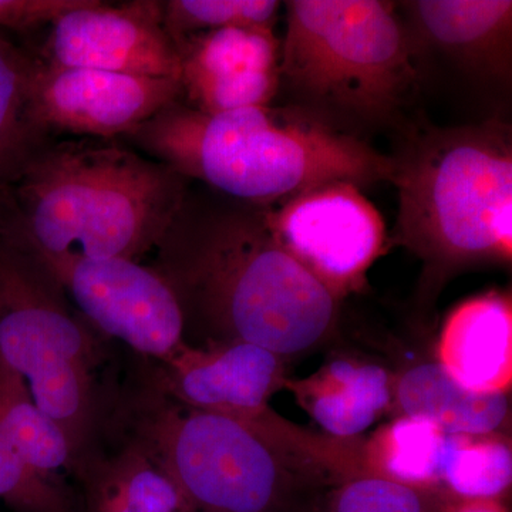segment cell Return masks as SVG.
<instances>
[{"label":"cell","instance_id":"obj_17","mask_svg":"<svg viewBox=\"0 0 512 512\" xmlns=\"http://www.w3.org/2000/svg\"><path fill=\"white\" fill-rule=\"evenodd\" d=\"M298 394L322 429L346 439L379 419L392 400V386L383 367L336 360L299 384Z\"/></svg>","mask_w":512,"mask_h":512},{"label":"cell","instance_id":"obj_21","mask_svg":"<svg viewBox=\"0 0 512 512\" xmlns=\"http://www.w3.org/2000/svg\"><path fill=\"white\" fill-rule=\"evenodd\" d=\"M447 437L436 424L406 416L377 434L373 458L382 477L419 487H436L443 474Z\"/></svg>","mask_w":512,"mask_h":512},{"label":"cell","instance_id":"obj_28","mask_svg":"<svg viewBox=\"0 0 512 512\" xmlns=\"http://www.w3.org/2000/svg\"><path fill=\"white\" fill-rule=\"evenodd\" d=\"M311 512H316V508H315V510H313V511H311Z\"/></svg>","mask_w":512,"mask_h":512},{"label":"cell","instance_id":"obj_14","mask_svg":"<svg viewBox=\"0 0 512 512\" xmlns=\"http://www.w3.org/2000/svg\"><path fill=\"white\" fill-rule=\"evenodd\" d=\"M160 363L153 386L165 396L245 421L266 420V403L284 382L282 357L247 342L207 350L185 343Z\"/></svg>","mask_w":512,"mask_h":512},{"label":"cell","instance_id":"obj_27","mask_svg":"<svg viewBox=\"0 0 512 512\" xmlns=\"http://www.w3.org/2000/svg\"><path fill=\"white\" fill-rule=\"evenodd\" d=\"M453 512H504L495 501H464Z\"/></svg>","mask_w":512,"mask_h":512},{"label":"cell","instance_id":"obj_4","mask_svg":"<svg viewBox=\"0 0 512 512\" xmlns=\"http://www.w3.org/2000/svg\"><path fill=\"white\" fill-rule=\"evenodd\" d=\"M393 154L396 241L427 274L512 256V128L501 117L456 127L407 123Z\"/></svg>","mask_w":512,"mask_h":512},{"label":"cell","instance_id":"obj_19","mask_svg":"<svg viewBox=\"0 0 512 512\" xmlns=\"http://www.w3.org/2000/svg\"><path fill=\"white\" fill-rule=\"evenodd\" d=\"M35 56L0 35V188L18 180L26 165L50 143L29 114Z\"/></svg>","mask_w":512,"mask_h":512},{"label":"cell","instance_id":"obj_9","mask_svg":"<svg viewBox=\"0 0 512 512\" xmlns=\"http://www.w3.org/2000/svg\"><path fill=\"white\" fill-rule=\"evenodd\" d=\"M33 259L93 325L141 355L164 362L185 345L177 296L151 266L121 258Z\"/></svg>","mask_w":512,"mask_h":512},{"label":"cell","instance_id":"obj_16","mask_svg":"<svg viewBox=\"0 0 512 512\" xmlns=\"http://www.w3.org/2000/svg\"><path fill=\"white\" fill-rule=\"evenodd\" d=\"M396 396L407 417L430 421L447 434H493L510 412L507 393L468 389L440 363H423L407 370L397 383Z\"/></svg>","mask_w":512,"mask_h":512},{"label":"cell","instance_id":"obj_7","mask_svg":"<svg viewBox=\"0 0 512 512\" xmlns=\"http://www.w3.org/2000/svg\"><path fill=\"white\" fill-rule=\"evenodd\" d=\"M93 336L42 265L0 239V357L28 383L74 460L93 430Z\"/></svg>","mask_w":512,"mask_h":512},{"label":"cell","instance_id":"obj_3","mask_svg":"<svg viewBox=\"0 0 512 512\" xmlns=\"http://www.w3.org/2000/svg\"><path fill=\"white\" fill-rule=\"evenodd\" d=\"M123 140L188 181L271 207L320 185L390 181L392 157L298 107L205 114L178 100Z\"/></svg>","mask_w":512,"mask_h":512},{"label":"cell","instance_id":"obj_15","mask_svg":"<svg viewBox=\"0 0 512 512\" xmlns=\"http://www.w3.org/2000/svg\"><path fill=\"white\" fill-rule=\"evenodd\" d=\"M439 359L468 389L507 393L512 380L510 296L488 292L458 305L441 330Z\"/></svg>","mask_w":512,"mask_h":512},{"label":"cell","instance_id":"obj_18","mask_svg":"<svg viewBox=\"0 0 512 512\" xmlns=\"http://www.w3.org/2000/svg\"><path fill=\"white\" fill-rule=\"evenodd\" d=\"M84 490L87 512H194L174 481L131 443L87 468Z\"/></svg>","mask_w":512,"mask_h":512},{"label":"cell","instance_id":"obj_20","mask_svg":"<svg viewBox=\"0 0 512 512\" xmlns=\"http://www.w3.org/2000/svg\"><path fill=\"white\" fill-rule=\"evenodd\" d=\"M0 429L42 473L53 476L74 463L59 427L36 406L28 383L0 357Z\"/></svg>","mask_w":512,"mask_h":512},{"label":"cell","instance_id":"obj_25","mask_svg":"<svg viewBox=\"0 0 512 512\" xmlns=\"http://www.w3.org/2000/svg\"><path fill=\"white\" fill-rule=\"evenodd\" d=\"M0 500L16 512H73L55 476L42 473L0 429Z\"/></svg>","mask_w":512,"mask_h":512},{"label":"cell","instance_id":"obj_13","mask_svg":"<svg viewBox=\"0 0 512 512\" xmlns=\"http://www.w3.org/2000/svg\"><path fill=\"white\" fill-rule=\"evenodd\" d=\"M183 101L205 114L272 106L279 96L281 39L274 30L225 28L177 43Z\"/></svg>","mask_w":512,"mask_h":512},{"label":"cell","instance_id":"obj_23","mask_svg":"<svg viewBox=\"0 0 512 512\" xmlns=\"http://www.w3.org/2000/svg\"><path fill=\"white\" fill-rule=\"evenodd\" d=\"M453 495L382 476L352 478L323 493L316 512H453Z\"/></svg>","mask_w":512,"mask_h":512},{"label":"cell","instance_id":"obj_11","mask_svg":"<svg viewBox=\"0 0 512 512\" xmlns=\"http://www.w3.org/2000/svg\"><path fill=\"white\" fill-rule=\"evenodd\" d=\"M397 9L420 84L437 69L477 92L511 89L510 0H410Z\"/></svg>","mask_w":512,"mask_h":512},{"label":"cell","instance_id":"obj_6","mask_svg":"<svg viewBox=\"0 0 512 512\" xmlns=\"http://www.w3.org/2000/svg\"><path fill=\"white\" fill-rule=\"evenodd\" d=\"M128 417L131 444L174 481L194 512H311L323 495L318 466L292 456L268 420L194 409L154 386Z\"/></svg>","mask_w":512,"mask_h":512},{"label":"cell","instance_id":"obj_5","mask_svg":"<svg viewBox=\"0 0 512 512\" xmlns=\"http://www.w3.org/2000/svg\"><path fill=\"white\" fill-rule=\"evenodd\" d=\"M279 94L336 130H402L420 86L397 3L285 2Z\"/></svg>","mask_w":512,"mask_h":512},{"label":"cell","instance_id":"obj_24","mask_svg":"<svg viewBox=\"0 0 512 512\" xmlns=\"http://www.w3.org/2000/svg\"><path fill=\"white\" fill-rule=\"evenodd\" d=\"M164 25L175 45L187 37L225 28L274 30L281 10L276 0H168Z\"/></svg>","mask_w":512,"mask_h":512},{"label":"cell","instance_id":"obj_22","mask_svg":"<svg viewBox=\"0 0 512 512\" xmlns=\"http://www.w3.org/2000/svg\"><path fill=\"white\" fill-rule=\"evenodd\" d=\"M512 453L505 441L485 434H448L441 481L453 497L494 501L510 488Z\"/></svg>","mask_w":512,"mask_h":512},{"label":"cell","instance_id":"obj_2","mask_svg":"<svg viewBox=\"0 0 512 512\" xmlns=\"http://www.w3.org/2000/svg\"><path fill=\"white\" fill-rule=\"evenodd\" d=\"M190 183L124 144L50 141L0 188V239L36 259L137 261L157 248Z\"/></svg>","mask_w":512,"mask_h":512},{"label":"cell","instance_id":"obj_10","mask_svg":"<svg viewBox=\"0 0 512 512\" xmlns=\"http://www.w3.org/2000/svg\"><path fill=\"white\" fill-rule=\"evenodd\" d=\"M181 99L177 79L57 67L37 59L29 84L30 119L49 140L53 134L124 138Z\"/></svg>","mask_w":512,"mask_h":512},{"label":"cell","instance_id":"obj_1","mask_svg":"<svg viewBox=\"0 0 512 512\" xmlns=\"http://www.w3.org/2000/svg\"><path fill=\"white\" fill-rule=\"evenodd\" d=\"M154 251L151 268L177 296L184 325L220 343L284 359L338 323V296L279 244L262 205L190 187Z\"/></svg>","mask_w":512,"mask_h":512},{"label":"cell","instance_id":"obj_26","mask_svg":"<svg viewBox=\"0 0 512 512\" xmlns=\"http://www.w3.org/2000/svg\"><path fill=\"white\" fill-rule=\"evenodd\" d=\"M86 0H0V29L26 32L84 5Z\"/></svg>","mask_w":512,"mask_h":512},{"label":"cell","instance_id":"obj_8","mask_svg":"<svg viewBox=\"0 0 512 512\" xmlns=\"http://www.w3.org/2000/svg\"><path fill=\"white\" fill-rule=\"evenodd\" d=\"M266 220L279 244L339 299L362 288L387 245L382 214L346 181L266 207Z\"/></svg>","mask_w":512,"mask_h":512},{"label":"cell","instance_id":"obj_12","mask_svg":"<svg viewBox=\"0 0 512 512\" xmlns=\"http://www.w3.org/2000/svg\"><path fill=\"white\" fill-rule=\"evenodd\" d=\"M36 57V56H35ZM39 62L131 76L180 80L177 45L164 25L163 2L110 6L86 0L50 23Z\"/></svg>","mask_w":512,"mask_h":512}]
</instances>
